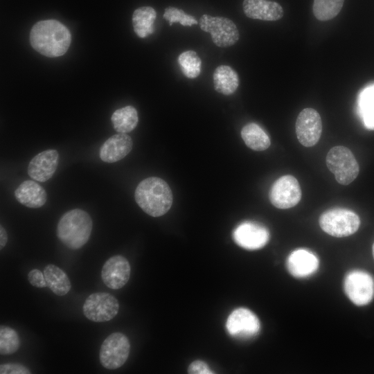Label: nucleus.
Wrapping results in <instances>:
<instances>
[{
    "label": "nucleus",
    "mask_w": 374,
    "mask_h": 374,
    "mask_svg": "<svg viewBox=\"0 0 374 374\" xmlns=\"http://www.w3.org/2000/svg\"><path fill=\"white\" fill-rule=\"evenodd\" d=\"M15 196L19 203L32 208L42 206L47 200L45 190L32 180L23 181L15 190Z\"/></svg>",
    "instance_id": "19"
},
{
    "label": "nucleus",
    "mask_w": 374,
    "mask_h": 374,
    "mask_svg": "<svg viewBox=\"0 0 374 374\" xmlns=\"http://www.w3.org/2000/svg\"><path fill=\"white\" fill-rule=\"evenodd\" d=\"M20 340L17 332L8 326L0 328V353L3 355H12L19 348Z\"/></svg>",
    "instance_id": "28"
},
{
    "label": "nucleus",
    "mask_w": 374,
    "mask_h": 374,
    "mask_svg": "<svg viewBox=\"0 0 374 374\" xmlns=\"http://www.w3.org/2000/svg\"><path fill=\"white\" fill-rule=\"evenodd\" d=\"M344 291L355 305H367L374 297V279L365 271H351L345 278Z\"/></svg>",
    "instance_id": "9"
},
{
    "label": "nucleus",
    "mask_w": 374,
    "mask_h": 374,
    "mask_svg": "<svg viewBox=\"0 0 374 374\" xmlns=\"http://www.w3.org/2000/svg\"><path fill=\"white\" fill-rule=\"evenodd\" d=\"M130 271L128 260L123 256L116 255L109 258L103 265L101 277L107 287L118 290L128 282Z\"/></svg>",
    "instance_id": "14"
},
{
    "label": "nucleus",
    "mask_w": 374,
    "mask_h": 374,
    "mask_svg": "<svg viewBox=\"0 0 374 374\" xmlns=\"http://www.w3.org/2000/svg\"><path fill=\"white\" fill-rule=\"evenodd\" d=\"M200 28L211 35L213 43L219 47L235 44L240 37L236 25L229 19L204 14L199 19Z\"/></svg>",
    "instance_id": "7"
},
{
    "label": "nucleus",
    "mask_w": 374,
    "mask_h": 374,
    "mask_svg": "<svg viewBox=\"0 0 374 374\" xmlns=\"http://www.w3.org/2000/svg\"><path fill=\"white\" fill-rule=\"evenodd\" d=\"M287 267L289 272L295 277H307L317 270L319 260L311 251L299 249L290 254L287 259Z\"/></svg>",
    "instance_id": "17"
},
{
    "label": "nucleus",
    "mask_w": 374,
    "mask_h": 374,
    "mask_svg": "<svg viewBox=\"0 0 374 374\" xmlns=\"http://www.w3.org/2000/svg\"><path fill=\"white\" fill-rule=\"evenodd\" d=\"M111 120L116 132H130L137 125L139 121L137 111L130 105L118 109L112 115Z\"/></svg>",
    "instance_id": "24"
},
{
    "label": "nucleus",
    "mask_w": 374,
    "mask_h": 374,
    "mask_svg": "<svg viewBox=\"0 0 374 374\" xmlns=\"http://www.w3.org/2000/svg\"><path fill=\"white\" fill-rule=\"evenodd\" d=\"M241 136L247 146L256 151L265 150L271 144L267 134L255 123L245 125L241 130Z\"/></svg>",
    "instance_id": "21"
},
{
    "label": "nucleus",
    "mask_w": 374,
    "mask_h": 374,
    "mask_svg": "<svg viewBox=\"0 0 374 374\" xmlns=\"http://www.w3.org/2000/svg\"><path fill=\"white\" fill-rule=\"evenodd\" d=\"M344 0H314L312 11L319 21H328L341 11Z\"/></svg>",
    "instance_id": "25"
},
{
    "label": "nucleus",
    "mask_w": 374,
    "mask_h": 374,
    "mask_svg": "<svg viewBox=\"0 0 374 374\" xmlns=\"http://www.w3.org/2000/svg\"><path fill=\"white\" fill-rule=\"evenodd\" d=\"M213 78L215 89L223 95H231L239 85L238 73L227 65L217 66L214 71Z\"/></svg>",
    "instance_id": "20"
},
{
    "label": "nucleus",
    "mask_w": 374,
    "mask_h": 374,
    "mask_svg": "<svg viewBox=\"0 0 374 374\" xmlns=\"http://www.w3.org/2000/svg\"><path fill=\"white\" fill-rule=\"evenodd\" d=\"M372 251H373V258H374V243H373V247H372Z\"/></svg>",
    "instance_id": "34"
},
{
    "label": "nucleus",
    "mask_w": 374,
    "mask_h": 374,
    "mask_svg": "<svg viewBox=\"0 0 374 374\" xmlns=\"http://www.w3.org/2000/svg\"><path fill=\"white\" fill-rule=\"evenodd\" d=\"M359 107L366 127L374 130V86L363 91Z\"/></svg>",
    "instance_id": "27"
},
{
    "label": "nucleus",
    "mask_w": 374,
    "mask_h": 374,
    "mask_svg": "<svg viewBox=\"0 0 374 374\" xmlns=\"http://www.w3.org/2000/svg\"><path fill=\"white\" fill-rule=\"evenodd\" d=\"M1 374H29L30 371L19 363H7L0 366Z\"/></svg>",
    "instance_id": "30"
},
{
    "label": "nucleus",
    "mask_w": 374,
    "mask_h": 374,
    "mask_svg": "<svg viewBox=\"0 0 374 374\" xmlns=\"http://www.w3.org/2000/svg\"><path fill=\"white\" fill-rule=\"evenodd\" d=\"M58 161L59 154L56 150H44L30 160L28 167V175L37 181H46L55 173Z\"/></svg>",
    "instance_id": "15"
},
{
    "label": "nucleus",
    "mask_w": 374,
    "mask_h": 374,
    "mask_svg": "<svg viewBox=\"0 0 374 374\" xmlns=\"http://www.w3.org/2000/svg\"><path fill=\"white\" fill-rule=\"evenodd\" d=\"M48 287L57 296L66 295L71 290V283L66 274L57 266L49 264L44 269Z\"/></svg>",
    "instance_id": "23"
},
{
    "label": "nucleus",
    "mask_w": 374,
    "mask_h": 374,
    "mask_svg": "<svg viewBox=\"0 0 374 374\" xmlns=\"http://www.w3.org/2000/svg\"><path fill=\"white\" fill-rule=\"evenodd\" d=\"M226 328L231 336L248 339L258 335L260 324L257 316L250 310L239 308L229 316Z\"/></svg>",
    "instance_id": "12"
},
{
    "label": "nucleus",
    "mask_w": 374,
    "mask_h": 374,
    "mask_svg": "<svg viewBox=\"0 0 374 374\" xmlns=\"http://www.w3.org/2000/svg\"><path fill=\"white\" fill-rule=\"evenodd\" d=\"M233 237L240 247L248 250H256L262 248L268 242L269 233L263 225L247 221L235 229Z\"/></svg>",
    "instance_id": "13"
},
{
    "label": "nucleus",
    "mask_w": 374,
    "mask_h": 374,
    "mask_svg": "<svg viewBox=\"0 0 374 374\" xmlns=\"http://www.w3.org/2000/svg\"><path fill=\"white\" fill-rule=\"evenodd\" d=\"M242 8L247 17L262 21H277L284 15L278 3L268 0H244Z\"/></svg>",
    "instance_id": "16"
},
{
    "label": "nucleus",
    "mask_w": 374,
    "mask_h": 374,
    "mask_svg": "<svg viewBox=\"0 0 374 374\" xmlns=\"http://www.w3.org/2000/svg\"><path fill=\"white\" fill-rule=\"evenodd\" d=\"M188 373L190 374H213L215 373L210 369L208 365L201 360L193 362L188 366Z\"/></svg>",
    "instance_id": "32"
},
{
    "label": "nucleus",
    "mask_w": 374,
    "mask_h": 374,
    "mask_svg": "<svg viewBox=\"0 0 374 374\" xmlns=\"http://www.w3.org/2000/svg\"><path fill=\"white\" fill-rule=\"evenodd\" d=\"M157 17L155 10L150 6L136 9L132 15V24L135 33L144 38L154 32V22Z\"/></svg>",
    "instance_id": "22"
},
{
    "label": "nucleus",
    "mask_w": 374,
    "mask_h": 374,
    "mask_svg": "<svg viewBox=\"0 0 374 374\" xmlns=\"http://www.w3.org/2000/svg\"><path fill=\"white\" fill-rule=\"evenodd\" d=\"M130 352V343L127 336L121 332H113L101 344L100 364L107 369H117L125 363Z\"/></svg>",
    "instance_id": "6"
},
{
    "label": "nucleus",
    "mask_w": 374,
    "mask_h": 374,
    "mask_svg": "<svg viewBox=\"0 0 374 374\" xmlns=\"http://www.w3.org/2000/svg\"><path fill=\"white\" fill-rule=\"evenodd\" d=\"M178 63L181 72L186 78H195L201 72V59L193 51H187L181 53L178 57Z\"/></svg>",
    "instance_id": "26"
},
{
    "label": "nucleus",
    "mask_w": 374,
    "mask_h": 374,
    "mask_svg": "<svg viewBox=\"0 0 374 374\" xmlns=\"http://www.w3.org/2000/svg\"><path fill=\"white\" fill-rule=\"evenodd\" d=\"M319 222L324 232L337 238L355 233L360 225V219L355 213L342 208H332L323 212Z\"/></svg>",
    "instance_id": "4"
},
{
    "label": "nucleus",
    "mask_w": 374,
    "mask_h": 374,
    "mask_svg": "<svg viewBox=\"0 0 374 374\" xmlns=\"http://www.w3.org/2000/svg\"><path fill=\"white\" fill-rule=\"evenodd\" d=\"M71 40L69 29L54 19L39 21L30 33V44L37 52L49 57L64 55Z\"/></svg>",
    "instance_id": "1"
},
{
    "label": "nucleus",
    "mask_w": 374,
    "mask_h": 374,
    "mask_svg": "<svg viewBox=\"0 0 374 374\" xmlns=\"http://www.w3.org/2000/svg\"><path fill=\"white\" fill-rule=\"evenodd\" d=\"M134 197L139 207L152 217L166 214L173 200L168 184L157 177H148L141 181L136 188Z\"/></svg>",
    "instance_id": "2"
},
{
    "label": "nucleus",
    "mask_w": 374,
    "mask_h": 374,
    "mask_svg": "<svg viewBox=\"0 0 374 374\" xmlns=\"http://www.w3.org/2000/svg\"><path fill=\"white\" fill-rule=\"evenodd\" d=\"M299 141L305 147L316 145L322 132V122L319 112L313 108H305L298 115L295 124Z\"/></svg>",
    "instance_id": "11"
},
{
    "label": "nucleus",
    "mask_w": 374,
    "mask_h": 374,
    "mask_svg": "<svg viewBox=\"0 0 374 374\" xmlns=\"http://www.w3.org/2000/svg\"><path fill=\"white\" fill-rule=\"evenodd\" d=\"M163 17L168 21L170 26L177 22H179L184 26L197 24V21L193 16L187 15L182 10L172 6L165 9Z\"/></svg>",
    "instance_id": "29"
},
{
    "label": "nucleus",
    "mask_w": 374,
    "mask_h": 374,
    "mask_svg": "<svg viewBox=\"0 0 374 374\" xmlns=\"http://www.w3.org/2000/svg\"><path fill=\"white\" fill-rule=\"evenodd\" d=\"M91 231L90 215L82 209L75 208L61 217L57 226V235L68 248L78 249L87 242Z\"/></svg>",
    "instance_id": "3"
},
{
    "label": "nucleus",
    "mask_w": 374,
    "mask_h": 374,
    "mask_svg": "<svg viewBox=\"0 0 374 374\" xmlns=\"http://www.w3.org/2000/svg\"><path fill=\"white\" fill-rule=\"evenodd\" d=\"M82 310L84 315L94 322H105L112 319L118 312L119 303L112 294L95 292L85 300Z\"/></svg>",
    "instance_id": "8"
},
{
    "label": "nucleus",
    "mask_w": 374,
    "mask_h": 374,
    "mask_svg": "<svg viewBox=\"0 0 374 374\" xmlns=\"http://www.w3.org/2000/svg\"><path fill=\"white\" fill-rule=\"evenodd\" d=\"M131 137L125 133H118L109 137L100 149V158L107 163L121 160L132 150Z\"/></svg>",
    "instance_id": "18"
},
{
    "label": "nucleus",
    "mask_w": 374,
    "mask_h": 374,
    "mask_svg": "<svg viewBox=\"0 0 374 374\" xmlns=\"http://www.w3.org/2000/svg\"><path fill=\"white\" fill-rule=\"evenodd\" d=\"M8 242V235L6 231L3 227L2 225L0 226V247L2 249L6 244Z\"/></svg>",
    "instance_id": "33"
},
{
    "label": "nucleus",
    "mask_w": 374,
    "mask_h": 374,
    "mask_svg": "<svg viewBox=\"0 0 374 374\" xmlns=\"http://www.w3.org/2000/svg\"><path fill=\"white\" fill-rule=\"evenodd\" d=\"M301 194L298 180L292 175H286L274 181L269 197L275 207L286 209L296 206L301 200Z\"/></svg>",
    "instance_id": "10"
},
{
    "label": "nucleus",
    "mask_w": 374,
    "mask_h": 374,
    "mask_svg": "<svg viewBox=\"0 0 374 374\" xmlns=\"http://www.w3.org/2000/svg\"><path fill=\"white\" fill-rule=\"evenodd\" d=\"M326 166L337 181L348 185L357 177L359 164L350 149L342 145L332 148L326 155Z\"/></svg>",
    "instance_id": "5"
},
{
    "label": "nucleus",
    "mask_w": 374,
    "mask_h": 374,
    "mask_svg": "<svg viewBox=\"0 0 374 374\" xmlns=\"http://www.w3.org/2000/svg\"><path fill=\"white\" fill-rule=\"evenodd\" d=\"M29 283L37 288H43L48 286L44 272L37 269H33L28 274Z\"/></svg>",
    "instance_id": "31"
}]
</instances>
